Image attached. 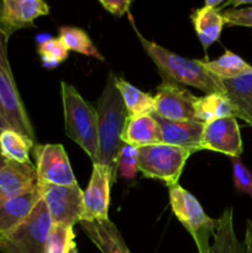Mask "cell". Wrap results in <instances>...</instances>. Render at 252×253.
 <instances>
[{
  "label": "cell",
  "mask_w": 252,
  "mask_h": 253,
  "mask_svg": "<svg viewBox=\"0 0 252 253\" xmlns=\"http://www.w3.org/2000/svg\"><path fill=\"white\" fill-rule=\"evenodd\" d=\"M113 184V177L108 168L98 163L93 165L90 180L83 192L82 221H101L109 219L110 188Z\"/></svg>",
  "instance_id": "obj_11"
},
{
  "label": "cell",
  "mask_w": 252,
  "mask_h": 253,
  "mask_svg": "<svg viewBox=\"0 0 252 253\" xmlns=\"http://www.w3.org/2000/svg\"><path fill=\"white\" fill-rule=\"evenodd\" d=\"M128 20H130L133 31L137 35L143 49L156 64L158 72L165 78V81L177 83L179 85L184 84V85L193 86V88L199 89L207 94L215 93L225 95L221 79L208 72L200 59L185 58V57L179 56V54L160 46L156 42L145 39L136 27L133 17L131 15H128Z\"/></svg>",
  "instance_id": "obj_1"
},
{
  "label": "cell",
  "mask_w": 252,
  "mask_h": 253,
  "mask_svg": "<svg viewBox=\"0 0 252 253\" xmlns=\"http://www.w3.org/2000/svg\"><path fill=\"white\" fill-rule=\"evenodd\" d=\"M7 128H10L9 124L6 123V120L4 119V116H2L1 113H0V133H1L2 131L7 130Z\"/></svg>",
  "instance_id": "obj_34"
},
{
  "label": "cell",
  "mask_w": 252,
  "mask_h": 253,
  "mask_svg": "<svg viewBox=\"0 0 252 253\" xmlns=\"http://www.w3.org/2000/svg\"><path fill=\"white\" fill-rule=\"evenodd\" d=\"M44 253H77L76 234L73 226L52 225L46 242Z\"/></svg>",
  "instance_id": "obj_27"
},
{
  "label": "cell",
  "mask_w": 252,
  "mask_h": 253,
  "mask_svg": "<svg viewBox=\"0 0 252 253\" xmlns=\"http://www.w3.org/2000/svg\"><path fill=\"white\" fill-rule=\"evenodd\" d=\"M224 24L229 26L252 27V5L245 7H232L221 12Z\"/></svg>",
  "instance_id": "obj_31"
},
{
  "label": "cell",
  "mask_w": 252,
  "mask_h": 253,
  "mask_svg": "<svg viewBox=\"0 0 252 253\" xmlns=\"http://www.w3.org/2000/svg\"><path fill=\"white\" fill-rule=\"evenodd\" d=\"M115 85L123 98L128 118L150 115L155 109V99L150 94L143 93L123 78L115 77Z\"/></svg>",
  "instance_id": "obj_22"
},
{
  "label": "cell",
  "mask_w": 252,
  "mask_h": 253,
  "mask_svg": "<svg viewBox=\"0 0 252 253\" xmlns=\"http://www.w3.org/2000/svg\"><path fill=\"white\" fill-rule=\"evenodd\" d=\"M34 155L39 183L61 187L78 184L63 146L59 143L35 145Z\"/></svg>",
  "instance_id": "obj_9"
},
{
  "label": "cell",
  "mask_w": 252,
  "mask_h": 253,
  "mask_svg": "<svg viewBox=\"0 0 252 253\" xmlns=\"http://www.w3.org/2000/svg\"><path fill=\"white\" fill-rule=\"evenodd\" d=\"M137 172L138 148L124 143L116 161V175L124 179H132Z\"/></svg>",
  "instance_id": "obj_29"
},
{
  "label": "cell",
  "mask_w": 252,
  "mask_h": 253,
  "mask_svg": "<svg viewBox=\"0 0 252 253\" xmlns=\"http://www.w3.org/2000/svg\"><path fill=\"white\" fill-rule=\"evenodd\" d=\"M121 138L124 143L136 148L162 143L160 124L152 114L127 118Z\"/></svg>",
  "instance_id": "obj_18"
},
{
  "label": "cell",
  "mask_w": 252,
  "mask_h": 253,
  "mask_svg": "<svg viewBox=\"0 0 252 253\" xmlns=\"http://www.w3.org/2000/svg\"><path fill=\"white\" fill-rule=\"evenodd\" d=\"M49 14L42 0H0V30L10 39L19 30L35 26V20Z\"/></svg>",
  "instance_id": "obj_13"
},
{
  "label": "cell",
  "mask_w": 252,
  "mask_h": 253,
  "mask_svg": "<svg viewBox=\"0 0 252 253\" xmlns=\"http://www.w3.org/2000/svg\"><path fill=\"white\" fill-rule=\"evenodd\" d=\"M82 230L101 253H131L120 231L110 220L82 221Z\"/></svg>",
  "instance_id": "obj_17"
},
{
  "label": "cell",
  "mask_w": 252,
  "mask_h": 253,
  "mask_svg": "<svg viewBox=\"0 0 252 253\" xmlns=\"http://www.w3.org/2000/svg\"><path fill=\"white\" fill-rule=\"evenodd\" d=\"M161 127V137L165 145L175 146L189 151L190 153L198 152L202 150L200 140H202L204 124L200 121H168L160 116L155 115Z\"/></svg>",
  "instance_id": "obj_15"
},
{
  "label": "cell",
  "mask_w": 252,
  "mask_h": 253,
  "mask_svg": "<svg viewBox=\"0 0 252 253\" xmlns=\"http://www.w3.org/2000/svg\"><path fill=\"white\" fill-rule=\"evenodd\" d=\"M66 133L89 156L93 165L98 163L99 137L96 110L66 82H61Z\"/></svg>",
  "instance_id": "obj_3"
},
{
  "label": "cell",
  "mask_w": 252,
  "mask_h": 253,
  "mask_svg": "<svg viewBox=\"0 0 252 253\" xmlns=\"http://www.w3.org/2000/svg\"><path fill=\"white\" fill-rule=\"evenodd\" d=\"M100 5L115 16H123L124 14H127L128 7H130V0H100Z\"/></svg>",
  "instance_id": "obj_32"
},
{
  "label": "cell",
  "mask_w": 252,
  "mask_h": 253,
  "mask_svg": "<svg viewBox=\"0 0 252 253\" xmlns=\"http://www.w3.org/2000/svg\"><path fill=\"white\" fill-rule=\"evenodd\" d=\"M209 253H246L245 246L237 239L234 227V210L226 208L216 220V231Z\"/></svg>",
  "instance_id": "obj_21"
},
{
  "label": "cell",
  "mask_w": 252,
  "mask_h": 253,
  "mask_svg": "<svg viewBox=\"0 0 252 253\" xmlns=\"http://www.w3.org/2000/svg\"><path fill=\"white\" fill-rule=\"evenodd\" d=\"M115 74L110 72L96 104L98 115L99 158L98 165L105 166L116 182V161L124 146V127L128 115L123 98L115 85Z\"/></svg>",
  "instance_id": "obj_2"
},
{
  "label": "cell",
  "mask_w": 252,
  "mask_h": 253,
  "mask_svg": "<svg viewBox=\"0 0 252 253\" xmlns=\"http://www.w3.org/2000/svg\"><path fill=\"white\" fill-rule=\"evenodd\" d=\"M35 147V142L25 137L12 128L0 133V150L7 161L17 163H31L30 151Z\"/></svg>",
  "instance_id": "obj_25"
},
{
  "label": "cell",
  "mask_w": 252,
  "mask_h": 253,
  "mask_svg": "<svg viewBox=\"0 0 252 253\" xmlns=\"http://www.w3.org/2000/svg\"><path fill=\"white\" fill-rule=\"evenodd\" d=\"M245 251L252 253V220H247L246 222V235H245Z\"/></svg>",
  "instance_id": "obj_33"
},
{
  "label": "cell",
  "mask_w": 252,
  "mask_h": 253,
  "mask_svg": "<svg viewBox=\"0 0 252 253\" xmlns=\"http://www.w3.org/2000/svg\"><path fill=\"white\" fill-rule=\"evenodd\" d=\"M232 177L237 190L246 193L252 198V173L241 162L240 157L231 158Z\"/></svg>",
  "instance_id": "obj_30"
},
{
  "label": "cell",
  "mask_w": 252,
  "mask_h": 253,
  "mask_svg": "<svg viewBox=\"0 0 252 253\" xmlns=\"http://www.w3.org/2000/svg\"><path fill=\"white\" fill-rule=\"evenodd\" d=\"M190 155L189 151L165 143L146 146L138 148V170L147 178L162 180L168 188L174 187Z\"/></svg>",
  "instance_id": "obj_7"
},
{
  "label": "cell",
  "mask_w": 252,
  "mask_h": 253,
  "mask_svg": "<svg viewBox=\"0 0 252 253\" xmlns=\"http://www.w3.org/2000/svg\"><path fill=\"white\" fill-rule=\"evenodd\" d=\"M52 221L40 199L29 216L11 232L0 237L1 253H44Z\"/></svg>",
  "instance_id": "obj_6"
},
{
  "label": "cell",
  "mask_w": 252,
  "mask_h": 253,
  "mask_svg": "<svg viewBox=\"0 0 252 253\" xmlns=\"http://www.w3.org/2000/svg\"><path fill=\"white\" fill-rule=\"evenodd\" d=\"M37 190L47 208L52 225L74 226L83 219V190L79 184L71 187L39 183Z\"/></svg>",
  "instance_id": "obj_8"
},
{
  "label": "cell",
  "mask_w": 252,
  "mask_h": 253,
  "mask_svg": "<svg viewBox=\"0 0 252 253\" xmlns=\"http://www.w3.org/2000/svg\"><path fill=\"white\" fill-rule=\"evenodd\" d=\"M232 116L252 126V71L234 79H221Z\"/></svg>",
  "instance_id": "obj_16"
},
{
  "label": "cell",
  "mask_w": 252,
  "mask_h": 253,
  "mask_svg": "<svg viewBox=\"0 0 252 253\" xmlns=\"http://www.w3.org/2000/svg\"><path fill=\"white\" fill-rule=\"evenodd\" d=\"M192 22L205 52L212 43L219 40L222 27L225 25L221 12L205 6V5L194 10L192 15Z\"/></svg>",
  "instance_id": "obj_20"
},
{
  "label": "cell",
  "mask_w": 252,
  "mask_h": 253,
  "mask_svg": "<svg viewBox=\"0 0 252 253\" xmlns=\"http://www.w3.org/2000/svg\"><path fill=\"white\" fill-rule=\"evenodd\" d=\"M169 203L173 214L194 240L198 253H209L210 237H214L216 231V220L204 211L194 195L178 184L169 187Z\"/></svg>",
  "instance_id": "obj_4"
},
{
  "label": "cell",
  "mask_w": 252,
  "mask_h": 253,
  "mask_svg": "<svg viewBox=\"0 0 252 253\" xmlns=\"http://www.w3.org/2000/svg\"><path fill=\"white\" fill-rule=\"evenodd\" d=\"M195 120L203 124L216 119L234 118L230 101L224 94H205L204 96L195 99L194 103Z\"/></svg>",
  "instance_id": "obj_23"
},
{
  "label": "cell",
  "mask_w": 252,
  "mask_h": 253,
  "mask_svg": "<svg viewBox=\"0 0 252 253\" xmlns=\"http://www.w3.org/2000/svg\"><path fill=\"white\" fill-rule=\"evenodd\" d=\"M153 114L168 121H194L197 96L188 89L172 82L163 81L157 88Z\"/></svg>",
  "instance_id": "obj_10"
},
{
  "label": "cell",
  "mask_w": 252,
  "mask_h": 253,
  "mask_svg": "<svg viewBox=\"0 0 252 253\" xmlns=\"http://www.w3.org/2000/svg\"><path fill=\"white\" fill-rule=\"evenodd\" d=\"M37 184L36 168L32 163L9 161L0 169V205L35 190Z\"/></svg>",
  "instance_id": "obj_14"
},
{
  "label": "cell",
  "mask_w": 252,
  "mask_h": 253,
  "mask_svg": "<svg viewBox=\"0 0 252 253\" xmlns=\"http://www.w3.org/2000/svg\"><path fill=\"white\" fill-rule=\"evenodd\" d=\"M9 37L0 30V113L10 128L35 142V132L12 76L7 53Z\"/></svg>",
  "instance_id": "obj_5"
},
{
  "label": "cell",
  "mask_w": 252,
  "mask_h": 253,
  "mask_svg": "<svg viewBox=\"0 0 252 253\" xmlns=\"http://www.w3.org/2000/svg\"><path fill=\"white\" fill-rule=\"evenodd\" d=\"M200 62L208 72L219 79H234L252 71V66L229 49L215 61L200 59Z\"/></svg>",
  "instance_id": "obj_24"
},
{
  "label": "cell",
  "mask_w": 252,
  "mask_h": 253,
  "mask_svg": "<svg viewBox=\"0 0 252 253\" xmlns=\"http://www.w3.org/2000/svg\"><path fill=\"white\" fill-rule=\"evenodd\" d=\"M37 51H39L43 66L48 69L54 68L58 64H61L62 62L66 61L69 53L63 42L59 39H53V37L41 42L39 44Z\"/></svg>",
  "instance_id": "obj_28"
},
{
  "label": "cell",
  "mask_w": 252,
  "mask_h": 253,
  "mask_svg": "<svg viewBox=\"0 0 252 253\" xmlns=\"http://www.w3.org/2000/svg\"><path fill=\"white\" fill-rule=\"evenodd\" d=\"M58 39L63 42L68 51H73L77 53L84 54V56L93 57L99 61H104L103 54L93 43L89 35L79 27L62 26L59 29Z\"/></svg>",
  "instance_id": "obj_26"
},
{
  "label": "cell",
  "mask_w": 252,
  "mask_h": 253,
  "mask_svg": "<svg viewBox=\"0 0 252 253\" xmlns=\"http://www.w3.org/2000/svg\"><path fill=\"white\" fill-rule=\"evenodd\" d=\"M9 162V161L6 160V158H5V156L2 155V152H1V150H0V169H1L2 167H4L5 165H6V163Z\"/></svg>",
  "instance_id": "obj_35"
},
{
  "label": "cell",
  "mask_w": 252,
  "mask_h": 253,
  "mask_svg": "<svg viewBox=\"0 0 252 253\" xmlns=\"http://www.w3.org/2000/svg\"><path fill=\"white\" fill-rule=\"evenodd\" d=\"M200 146L202 150L224 153L231 158L240 157L242 153V138L236 119H216L204 124Z\"/></svg>",
  "instance_id": "obj_12"
},
{
  "label": "cell",
  "mask_w": 252,
  "mask_h": 253,
  "mask_svg": "<svg viewBox=\"0 0 252 253\" xmlns=\"http://www.w3.org/2000/svg\"><path fill=\"white\" fill-rule=\"evenodd\" d=\"M41 199L37 188L0 205V237L11 232L30 215Z\"/></svg>",
  "instance_id": "obj_19"
}]
</instances>
